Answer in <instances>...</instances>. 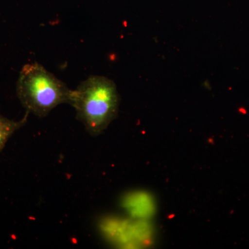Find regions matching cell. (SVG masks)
Instances as JSON below:
<instances>
[{"label": "cell", "instance_id": "6da1fadb", "mask_svg": "<svg viewBox=\"0 0 249 249\" xmlns=\"http://www.w3.org/2000/svg\"><path fill=\"white\" fill-rule=\"evenodd\" d=\"M70 104L87 132L96 137L103 133L117 116L120 96L113 80L91 76L72 90Z\"/></svg>", "mask_w": 249, "mask_h": 249}, {"label": "cell", "instance_id": "7a4b0ae2", "mask_svg": "<svg viewBox=\"0 0 249 249\" xmlns=\"http://www.w3.org/2000/svg\"><path fill=\"white\" fill-rule=\"evenodd\" d=\"M71 91L37 62L22 67L16 84V93L23 107L38 117H45L62 103L70 104Z\"/></svg>", "mask_w": 249, "mask_h": 249}, {"label": "cell", "instance_id": "3957f363", "mask_svg": "<svg viewBox=\"0 0 249 249\" xmlns=\"http://www.w3.org/2000/svg\"><path fill=\"white\" fill-rule=\"evenodd\" d=\"M29 112L26 113L22 120L14 121L0 116V152L4 148L6 142L15 132L27 124Z\"/></svg>", "mask_w": 249, "mask_h": 249}]
</instances>
